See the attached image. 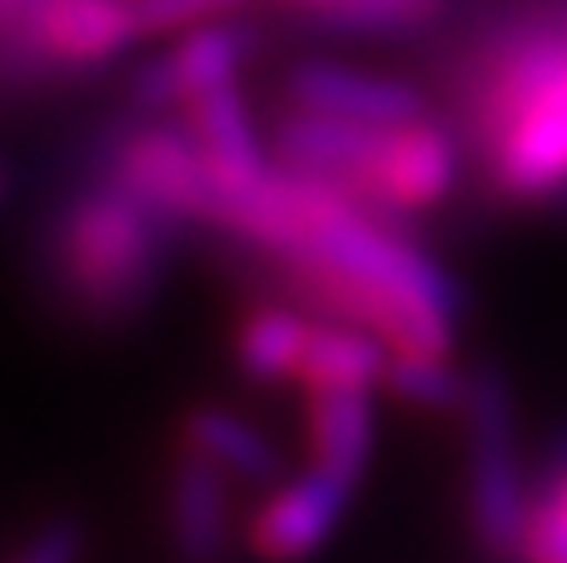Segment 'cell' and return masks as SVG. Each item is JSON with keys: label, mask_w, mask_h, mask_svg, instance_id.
Masks as SVG:
<instances>
[{"label": "cell", "mask_w": 567, "mask_h": 563, "mask_svg": "<svg viewBox=\"0 0 567 563\" xmlns=\"http://www.w3.org/2000/svg\"><path fill=\"white\" fill-rule=\"evenodd\" d=\"M155 219L125 190L90 195L70 209L60 259L65 279L95 315H125L155 289Z\"/></svg>", "instance_id": "obj_1"}, {"label": "cell", "mask_w": 567, "mask_h": 563, "mask_svg": "<svg viewBox=\"0 0 567 563\" xmlns=\"http://www.w3.org/2000/svg\"><path fill=\"white\" fill-rule=\"evenodd\" d=\"M463 424H468V519L473 534L493 554H518L528 499L518 474V434H513V395L498 369L468 375L463 389Z\"/></svg>", "instance_id": "obj_2"}, {"label": "cell", "mask_w": 567, "mask_h": 563, "mask_svg": "<svg viewBox=\"0 0 567 563\" xmlns=\"http://www.w3.org/2000/svg\"><path fill=\"white\" fill-rule=\"evenodd\" d=\"M488 155L508 195L538 199L567 185V55L533 95L488 125Z\"/></svg>", "instance_id": "obj_3"}, {"label": "cell", "mask_w": 567, "mask_h": 563, "mask_svg": "<svg viewBox=\"0 0 567 563\" xmlns=\"http://www.w3.org/2000/svg\"><path fill=\"white\" fill-rule=\"evenodd\" d=\"M458 180V150L429 120H393L379 125L373 140L369 170L359 180V205H369L373 215H419L433 209Z\"/></svg>", "instance_id": "obj_4"}, {"label": "cell", "mask_w": 567, "mask_h": 563, "mask_svg": "<svg viewBox=\"0 0 567 563\" xmlns=\"http://www.w3.org/2000/svg\"><path fill=\"white\" fill-rule=\"evenodd\" d=\"M120 190L135 195L155 215L209 219L215 209V175L195 135L185 130H145L120 150Z\"/></svg>", "instance_id": "obj_5"}, {"label": "cell", "mask_w": 567, "mask_h": 563, "mask_svg": "<svg viewBox=\"0 0 567 563\" xmlns=\"http://www.w3.org/2000/svg\"><path fill=\"white\" fill-rule=\"evenodd\" d=\"M349 499H353V489L343 479L323 474V469L284 479L275 494L255 509V519H249V544L269 563H299V559L319 554L329 544V534L339 529Z\"/></svg>", "instance_id": "obj_6"}, {"label": "cell", "mask_w": 567, "mask_h": 563, "mask_svg": "<svg viewBox=\"0 0 567 563\" xmlns=\"http://www.w3.org/2000/svg\"><path fill=\"white\" fill-rule=\"evenodd\" d=\"M289 95L299 110H319V115L363 120V125H393V120H413L423 110L419 90L389 75H369V70L349 65H299L289 80Z\"/></svg>", "instance_id": "obj_7"}, {"label": "cell", "mask_w": 567, "mask_h": 563, "mask_svg": "<svg viewBox=\"0 0 567 563\" xmlns=\"http://www.w3.org/2000/svg\"><path fill=\"white\" fill-rule=\"evenodd\" d=\"M189 135L199 140V150H205V160H209V175H215V205L225 195H235V190L255 185L259 175H269L265 145H259L255 120H249L235 80L189 100ZM209 215H215V209H209Z\"/></svg>", "instance_id": "obj_8"}, {"label": "cell", "mask_w": 567, "mask_h": 563, "mask_svg": "<svg viewBox=\"0 0 567 563\" xmlns=\"http://www.w3.org/2000/svg\"><path fill=\"white\" fill-rule=\"evenodd\" d=\"M245 50H249V40L235 25L199 20L165 60L140 70V100L145 105H175V100H195L215 85H229L235 70L245 65Z\"/></svg>", "instance_id": "obj_9"}, {"label": "cell", "mask_w": 567, "mask_h": 563, "mask_svg": "<svg viewBox=\"0 0 567 563\" xmlns=\"http://www.w3.org/2000/svg\"><path fill=\"white\" fill-rule=\"evenodd\" d=\"M30 30L50 55L70 65H100L140 35L130 0H35Z\"/></svg>", "instance_id": "obj_10"}, {"label": "cell", "mask_w": 567, "mask_h": 563, "mask_svg": "<svg viewBox=\"0 0 567 563\" xmlns=\"http://www.w3.org/2000/svg\"><path fill=\"white\" fill-rule=\"evenodd\" d=\"M309 395V454L313 469L359 489L373 459V389H303Z\"/></svg>", "instance_id": "obj_11"}, {"label": "cell", "mask_w": 567, "mask_h": 563, "mask_svg": "<svg viewBox=\"0 0 567 563\" xmlns=\"http://www.w3.org/2000/svg\"><path fill=\"white\" fill-rule=\"evenodd\" d=\"M169 524H175V544L185 559L209 563L229 549V474L215 469L205 454L185 449L175 469V489H169Z\"/></svg>", "instance_id": "obj_12"}, {"label": "cell", "mask_w": 567, "mask_h": 563, "mask_svg": "<svg viewBox=\"0 0 567 563\" xmlns=\"http://www.w3.org/2000/svg\"><path fill=\"white\" fill-rule=\"evenodd\" d=\"M383 359L389 349L379 335L333 319V325H309L293 379L303 389H373L383 385Z\"/></svg>", "instance_id": "obj_13"}, {"label": "cell", "mask_w": 567, "mask_h": 563, "mask_svg": "<svg viewBox=\"0 0 567 563\" xmlns=\"http://www.w3.org/2000/svg\"><path fill=\"white\" fill-rule=\"evenodd\" d=\"M185 449L205 454L215 469H225L229 479H245V484H269L279 469L275 444L265 439V429L229 414V409H199V414H189Z\"/></svg>", "instance_id": "obj_14"}, {"label": "cell", "mask_w": 567, "mask_h": 563, "mask_svg": "<svg viewBox=\"0 0 567 563\" xmlns=\"http://www.w3.org/2000/svg\"><path fill=\"white\" fill-rule=\"evenodd\" d=\"M303 339H309V319H299L293 309H255V315L239 325V365L249 379L259 385H279L293 379L303 355Z\"/></svg>", "instance_id": "obj_15"}, {"label": "cell", "mask_w": 567, "mask_h": 563, "mask_svg": "<svg viewBox=\"0 0 567 563\" xmlns=\"http://www.w3.org/2000/svg\"><path fill=\"white\" fill-rule=\"evenodd\" d=\"M383 385L413 409H458L468 375L453 365L449 355H429V349H389L383 359Z\"/></svg>", "instance_id": "obj_16"}, {"label": "cell", "mask_w": 567, "mask_h": 563, "mask_svg": "<svg viewBox=\"0 0 567 563\" xmlns=\"http://www.w3.org/2000/svg\"><path fill=\"white\" fill-rule=\"evenodd\" d=\"M443 10V0H339V6L323 10L329 25L343 30H369V35H383V30H413L423 20H433Z\"/></svg>", "instance_id": "obj_17"}, {"label": "cell", "mask_w": 567, "mask_h": 563, "mask_svg": "<svg viewBox=\"0 0 567 563\" xmlns=\"http://www.w3.org/2000/svg\"><path fill=\"white\" fill-rule=\"evenodd\" d=\"M235 6H245V0H130L140 35H145V30L199 25V20H215V16H225V10H235Z\"/></svg>", "instance_id": "obj_18"}, {"label": "cell", "mask_w": 567, "mask_h": 563, "mask_svg": "<svg viewBox=\"0 0 567 563\" xmlns=\"http://www.w3.org/2000/svg\"><path fill=\"white\" fill-rule=\"evenodd\" d=\"M518 559H528V563H567V524L563 519H553L543 504H528L523 539H518Z\"/></svg>", "instance_id": "obj_19"}, {"label": "cell", "mask_w": 567, "mask_h": 563, "mask_svg": "<svg viewBox=\"0 0 567 563\" xmlns=\"http://www.w3.org/2000/svg\"><path fill=\"white\" fill-rule=\"evenodd\" d=\"M80 559V534L70 524H55L35 539L16 563H75Z\"/></svg>", "instance_id": "obj_20"}, {"label": "cell", "mask_w": 567, "mask_h": 563, "mask_svg": "<svg viewBox=\"0 0 567 563\" xmlns=\"http://www.w3.org/2000/svg\"><path fill=\"white\" fill-rule=\"evenodd\" d=\"M533 504H543L553 519H563V524H567V469H563L558 479H553V489H548V494H543V499H533Z\"/></svg>", "instance_id": "obj_21"}, {"label": "cell", "mask_w": 567, "mask_h": 563, "mask_svg": "<svg viewBox=\"0 0 567 563\" xmlns=\"http://www.w3.org/2000/svg\"><path fill=\"white\" fill-rule=\"evenodd\" d=\"M289 6H309V10H319V16H323V10L339 6V0H289Z\"/></svg>", "instance_id": "obj_22"}]
</instances>
